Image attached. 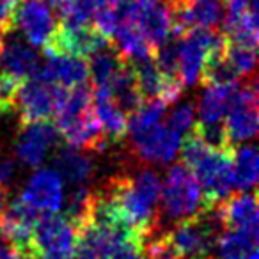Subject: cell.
I'll use <instances>...</instances> for the list:
<instances>
[{
  "label": "cell",
  "mask_w": 259,
  "mask_h": 259,
  "mask_svg": "<svg viewBox=\"0 0 259 259\" xmlns=\"http://www.w3.org/2000/svg\"><path fill=\"white\" fill-rule=\"evenodd\" d=\"M103 190L114 201L122 222L134 233L144 240L155 233L162 190V181L155 170L141 169L135 174L117 176Z\"/></svg>",
  "instance_id": "cell-1"
},
{
  "label": "cell",
  "mask_w": 259,
  "mask_h": 259,
  "mask_svg": "<svg viewBox=\"0 0 259 259\" xmlns=\"http://www.w3.org/2000/svg\"><path fill=\"white\" fill-rule=\"evenodd\" d=\"M158 206L163 222L174 224L208 209L197 180L183 163H174L167 170L160 190Z\"/></svg>",
  "instance_id": "cell-2"
},
{
  "label": "cell",
  "mask_w": 259,
  "mask_h": 259,
  "mask_svg": "<svg viewBox=\"0 0 259 259\" xmlns=\"http://www.w3.org/2000/svg\"><path fill=\"white\" fill-rule=\"evenodd\" d=\"M233 158L234 148H208L195 160L194 165L188 167L201 187L202 199L208 209H213L234 190Z\"/></svg>",
  "instance_id": "cell-3"
},
{
  "label": "cell",
  "mask_w": 259,
  "mask_h": 259,
  "mask_svg": "<svg viewBox=\"0 0 259 259\" xmlns=\"http://www.w3.org/2000/svg\"><path fill=\"white\" fill-rule=\"evenodd\" d=\"M222 231L213 208L174 224L167 236L181 259H208Z\"/></svg>",
  "instance_id": "cell-4"
},
{
  "label": "cell",
  "mask_w": 259,
  "mask_h": 259,
  "mask_svg": "<svg viewBox=\"0 0 259 259\" xmlns=\"http://www.w3.org/2000/svg\"><path fill=\"white\" fill-rule=\"evenodd\" d=\"M64 87L52 82L41 69L22 82L16 94L15 108L20 114L22 124L37 121H50L66 96Z\"/></svg>",
  "instance_id": "cell-5"
},
{
  "label": "cell",
  "mask_w": 259,
  "mask_h": 259,
  "mask_svg": "<svg viewBox=\"0 0 259 259\" xmlns=\"http://www.w3.org/2000/svg\"><path fill=\"white\" fill-rule=\"evenodd\" d=\"M257 82L255 76L245 78L234 94L231 107L224 117V132L231 146L252 141L257 134L259 114H257Z\"/></svg>",
  "instance_id": "cell-6"
},
{
  "label": "cell",
  "mask_w": 259,
  "mask_h": 259,
  "mask_svg": "<svg viewBox=\"0 0 259 259\" xmlns=\"http://www.w3.org/2000/svg\"><path fill=\"white\" fill-rule=\"evenodd\" d=\"M76 243L78 233L64 215L41 217L36 224L32 240L36 259H73Z\"/></svg>",
  "instance_id": "cell-7"
},
{
  "label": "cell",
  "mask_w": 259,
  "mask_h": 259,
  "mask_svg": "<svg viewBox=\"0 0 259 259\" xmlns=\"http://www.w3.org/2000/svg\"><path fill=\"white\" fill-rule=\"evenodd\" d=\"M59 27V20L43 0H20L11 18V29L30 47L45 48L50 45Z\"/></svg>",
  "instance_id": "cell-8"
},
{
  "label": "cell",
  "mask_w": 259,
  "mask_h": 259,
  "mask_svg": "<svg viewBox=\"0 0 259 259\" xmlns=\"http://www.w3.org/2000/svg\"><path fill=\"white\" fill-rule=\"evenodd\" d=\"M130 141L132 151L141 162L167 165L178 156L183 137L167 128L165 122H160L139 132H130Z\"/></svg>",
  "instance_id": "cell-9"
},
{
  "label": "cell",
  "mask_w": 259,
  "mask_h": 259,
  "mask_svg": "<svg viewBox=\"0 0 259 259\" xmlns=\"http://www.w3.org/2000/svg\"><path fill=\"white\" fill-rule=\"evenodd\" d=\"M64 197L66 183L54 167L37 169L29 178L20 195V199L41 217L59 215L64 206Z\"/></svg>",
  "instance_id": "cell-10"
},
{
  "label": "cell",
  "mask_w": 259,
  "mask_h": 259,
  "mask_svg": "<svg viewBox=\"0 0 259 259\" xmlns=\"http://www.w3.org/2000/svg\"><path fill=\"white\" fill-rule=\"evenodd\" d=\"M220 34L215 30L192 29L176 36L178 41V62H180V80L185 87H192L201 82L202 68L206 57Z\"/></svg>",
  "instance_id": "cell-11"
},
{
  "label": "cell",
  "mask_w": 259,
  "mask_h": 259,
  "mask_svg": "<svg viewBox=\"0 0 259 259\" xmlns=\"http://www.w3.org/2000/svg\"><path fill=\"white\" fill-rule=\"evenodd\" d=\"M172 11L174 36L192 29L217 30L226 16V0H167Z\"/></svg>",
  "instance_id": "cell-12"
},
{
  "label": "cell",
  "mask_w": 259,
  "mask_h": 259,
  "mask_svg": "<svg viewBox=\"0 0 259 259\" xmlns=\"http://www.w3.org/2000/svg\"><path fill=\"white\" fill-rule=\"evenodd\" d=\"M61 142L57 128L50 121H37L22 124L18 141L15 146L16 158L29 169H39L48 153Z\"/></svg>",
  "instance_id": "cell-13"
},
{
  "label": "cell",
  "mask_w": 259,
  "mask_h": 259,
  "mask_svg": "<svg viewBox=\"0 0 259 259\" xmlns=\"http://www.w3.org/2000/svg\"><path fill=\"white\" fill-rule=\"evenodd\" d=\"M41 61L34 47L25 39L15 36V30L2 34L0 45V73L13 76L18 82H25L39 69Z\"/></svg>",
  "instance_id": "cell-14"
},
{
  "label": "cell",
  "mask_w": 259,
  "mask_h": 259,
  "mask_svg": "<svg viewBox=\"0 0 259 259\" xmlns=\"http://www.w3.org/2000/svg\"><path fill=\"white\" fill-rule=\"evenodd\" d=\"M41 215L25 204L20 197L13 199L0 219V233L4 234L11 245H15L20 252L34 254L32 240L36 224L39 222Z\"/></svg>",
  "instance_id": "cell-15"
},
{
  "label": "cell",
  "mask_w": 259,
  "mask_h": 259,
  "mask_svg": "<svg viewBox=\"0 0 259 259\" xmlns=\"http://www.w3.org/2000/svg\"><path fill=\"white\" fill-rule=\"evenodd\" d=\"M215 213L224 231L257 229V195L254 192H240L229 195L215 206Z\"/></svg>",
  "instance_id": "cell-16"
},
{
  "label": "cell",
  "mask_w": 259,
  "mask_h": 259,
  "mask_svg": "<svg viewBox=\"0 0 259 259\" xmlns=\"http://www.w3.org/2000/svg\"><path fill=\"white\" fill-rule=\"evenodd\" d=\"M93 110L108 146L122 142V139L128 135V115L112 100L108 87L93 89Z\"/></svg>",
  "instance_id": "cell-17"
},
{
  "label": "cell",
  "mask_w": 259,
  "mask_h": 259,
  "mask_svg": "<svg viewBox=\"0 0 259 259\" xmlns=\"http://www.w3.org/2000/svg\"><path fill=\"white\" fill-rule=\"evenodd\" d=\"M45 52V64L39 69L57 85L64 89L89 83V66L85 59L71 57V55H62L57 52L43 50Z\"/></svg>",
  "instance_id": "cell-18"
},
{
  "label": "cell",
  "mask_w": 259,
  "mask_h": 259,
  "mask_svg": "<svg viewBox=\"0 0 259 259\" xmlns=\"http://www.w3.org/2000/svg\"><path fill=\"white\" fill-rule=\"evenodd\" d=\"M240 82L231 83H215V85H206L204 93L201 94L197 103V124L209 126V124H220L224 122L227 110L231 107L236 89Z\"/></svg>",
  "instance_id": "cell-19"
},
{
  "label": "cell",
  "mask_w": 259,
  "mask_h": 259,
  "mask_svg": "<svg viewBox=\"0 0 259 259\" xmlns=\"http://www.w3.org/2000/svg\"><path fill=\"white\" fill-rule=\"evenodd\" d=\"M54 169L71 187H83L94 174V162L82 149L61 148L54 156Z\"/></svg>",
  "instance_id": "cell-20"
},
{
  "label": "cell",
  "mask_w": 259,
  "mask_h": 259,
  "mask_svg": "<svg viewBox=\"0 0 259 259\" xmlns=\"http://www.w3.org/2000/svg\"><path fill=\"white\" fill-rule=\"evenodd\" d=\"M108 89H110L112 100L115 101V105H117L126 115L134 114V112L144 103V98H142L141 91H139V83H137V76H135V71H134V66L128 61L122 62L119 71L115 73L114 78L108 83Z\"/></svg>",
  "instance_id": "cell-21"
},
{
  "label": "cell",
  "mask_w": 259,
  "mask_h": 259,
  "mask_svg": "<svg viewBox=\"0 0 259 259\" xmlns=\"http://www.w3.org/2000/svg\"><path fill=\"white\" fill-rule=\"evenodd\" d=\"M257 240L259 229L222 231L215 248L220 259H259Z\"/></svg>",
  "instance_id": "cell-22"
},
{
  "label": "cell",
  "mask_w": 259,
  "mask_h": 259,
  "mask_svg": "<svg viewBox=\"0 0 259 259\" xmlns=\"http://www.w3.org/2000/svg\"><path fill=\"white\" fill-rule=\"evenodd\" d=\"M110 43L117 50V54L128 62H137L153 57V48L144 39L141 30L130 22H119Z\"/></svg>",
  "instance_id": "cell-23"
},
{
  "label": "cell",
  "mask_w": 259,
  "mask_h": 259,
  "mask_svg": "<svg viewBox=\"0 0 259 259\" xmlns=\"http://www.w3.org/2000/svg\"><path fill=\"white\" fill-rule=\"evenodd\" d=\"M259 178V158L254 144H245L234 149L233 181L238 192H254Z\"/></svg>",
  "instance_id": "cell-24"
},
{
  "label": "cell",
  "mask_w": 259,
  "mask_h": 259,
  "mask_svg": "<svg viewBox=\"0 0 259 259\" xmlns=\"http://www.w3.org/2000/svg\"><path fill=\"white\" fill-rule=\"evenodd\" d=\"M122 62H124V59L117 54V50L112 45L91 55L87 66H89V80L93 87H108V83L119 71Z\"/></svg>",
  "instance_id": "cell-25"
},
{
  "label": "cell",
  "mask_w": 259,
  "mask_h": 259,
  "mask_svg": "<svg viewBox=\"0 0 259 259\" xmlns=\"http://www.w3.org/2000/svg\"><path fill=\"white\" fill-rule=\"evenodd\" d=\"M226 59L238 75V78H248L254 76L255 71V62H257V54L255 50L247 47H240V45L229 43L226 39Z\"/></svg>",
  "instance_id": "cell-26"
},
{
  "label": "cell",
  "mask_w": 259,
  "mask_h": 259,
  "mask_svg": "<svg viewBox=\"0 0 259 259\" xmlns=\"http://www.w3.org/2000/svg\"><path fill=\"white\" fill-rule=\"evenodd\" d=\"M195 124V107L192 101H181L174 105V108L165 114V126L176 132L178 135H187Z\"/></svg>",
  "instance_id": "cell-27"
},
{
  "label": "cell",
  "mask_w": 259,
  "mask_h": 259,
  "mask_svg": "<svg viewBox=\"0 0 259 259\" xmlns=\"http://www.w3.org/2000/svg\"><path fill=\"white\" fill-rule=\"evenodd\" d=\"M144 238H130L112 250L105 259H144Z\"/></svg>",
  "instance_id": "cell-28"
},
{
  "label": "cell",
  "mask_w": 259,
  "mask_h": 259,
  "mask_svg": "<svg viewBox=\"0 0 259 259\" xmlns=\"http://www.w3.org/2000/svg\"><path fill=\"white\" fill-rule=\"evenodd\" d=\"M20 0H0V36L11 30V18Z\"/></svg>",
  "instance_id": "cell-29"
},
{
  "label": "cell",
  "mask_w": 259,
  "mask_h": 259,
  "mask_svg": "<svg viewBox=\"0 0 259 259\" xmlns=\"http://www.w3.org/2000/svg\"><path fill=\"white\" fill-rule=\"evenodd\" d=\"M16 176V163L11 158L0 160V187H8Z\"/></svg>",
  "instance_id": "cell-30"
},
{
  "label": "cell",
  "mask_w": 259,
  "mask_h": 259,
  "mask_svg": "<svg viewBox=\"0 0 259 259\" xmlns=\"http://www.w3.org/2000/svg\"><path fill=\"white\" fill-rule=\"evenodd\" d=\"M45 4L50 8V11L55 15V18H61V13H62V9H64V6H66V0H43Z\"/></svg>",
  "instance_id": "cell-31"
},
{
  "label": "cell",
  "mask_w": 259,
  "mask_h": 259,
  "mask_svg": "<svg viewBox=\"0 0 259 259\" xmlns=\"http://www.w3.org/2000/svg\"><path fill=\"white\" fill-rule=\"evenodd\" d=\"M13 248L11 241L8 240V238L4 236V234L0 233V259H4L6 255H8V252Z\"/></svg>",
  "instance_id": "cell-32"
},
{
  "label": "cell",
  "mask_w": 259,
  "mask_h": 259,
  "mask_svg": "<svg viewBox=\"0 0 259 259\" xmlns=\"http://www.w3.org/2000/svg\"><path fill=\"white\" fill-rule=\"evenodd\" d=\"M6 206H8V192H6L4 187H0V219L4 215Z\"/></svg>",
  "instance_id": "cell-33"
}]
</instances>
